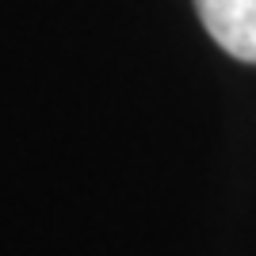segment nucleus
I'll list each match as a JSON object with an SVG mask.
<instances>
[{
	"mask_svg": "<svg viewBox=\"0 0 256 256\" xmlns=\"http://www.w3.org/2000/svg\"><path fill=\"white\" fill-rule=\"evenodd\" d=\"M195 12L226 54L256 65V0H195Z\"/></svg>",
	"mask_w": 256,
	"mask_h": 256,
	"instance_id": "f257e3e1",
	"label": "nucleus"
}]
</instances>
